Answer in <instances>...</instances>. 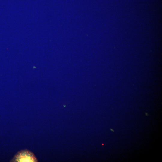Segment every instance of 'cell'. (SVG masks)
<instances>
[{"label": "cell", "mask_w": 162, "mask_h": 162, "mask_svg": "<svg viewBox=\"0 0 162 162\" xmlns=\"http://www.w3.org/2000/svg\"><path fill=\"white\" fill-rule=\"evenodd\" d=\"M10 162H38V160L31 151L27 150H21L17 152Z\"/></svg>", "instance_id": "obj_1"}, {"label": "cell", "mask_w": 162, "mask_h": 162, "mask_svg": "<svg viewBox=\"0 0 162 162\" xmlns=\"http://www.w3.org/2000/svg\"><path fill=\"white\" fill-rule=\"evenodd\" d=\"M145 114H146V115L147 116H148V114L147 112H146Z\"/></svg>", "instance_id": "obj_2"}, {"label": "cell", "mask_w": 162, "mask_h": 162, "mask_svg": "<svg viewBox=\"0 0 162 162\" xmlns=\"http://www.w3.org/2000/svg\"><path fill=\"white\" fill-rule=\"evenodd\" d=\"M110 130H111V131H112L113 132H114V130L112 129H110Z\"/></svg>", "instance_id": "obj_3"}]
</instances>
